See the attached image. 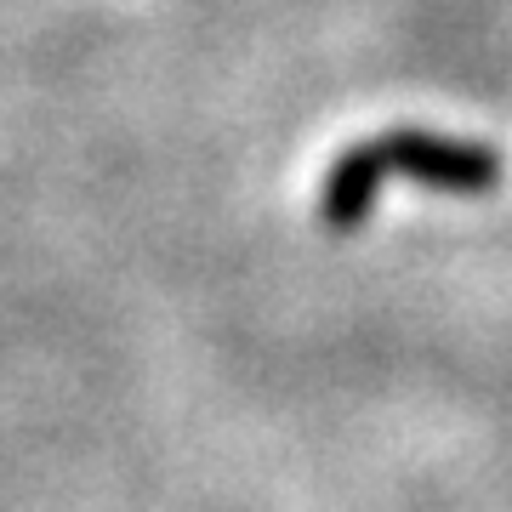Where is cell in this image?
Wrapping results in <instances>:
<instances>
[{"instance_id":"1","label":"cell","mask_w":512,"mask_h":512,"mask_svg":"<svg viewBox=\"0 0 512 512\" xmlns=\"http://www.w3.org/2000/svg\"><path fill=\"white\" fill-rule=\"evenodd\" d=\"M376 143L387 154V171L410 177L427 194H450V200H484L507 177V160L495 148L467 143V137H444V131H427V126H393Z\"/></svg>"},{"instance_id":"2","label":"cell","mask_w":512,"mask_h":512,"mask_svg":"<svg viewBox=\"0 0 512 512\" xmlns=\"http://www.w3.org/2000/svg\"><path fill=\"white\" fill-rule=\"evenodd\" d=\"M387 154L376 137H359L348 143L336 160L325 165V183H319V222H325V234L348 239L359 234L370 217H376V205H382V188H387Z\"/></svg>"}]
</instances>
